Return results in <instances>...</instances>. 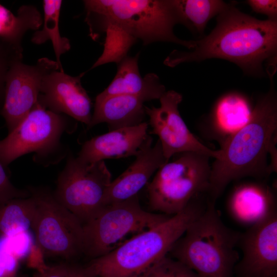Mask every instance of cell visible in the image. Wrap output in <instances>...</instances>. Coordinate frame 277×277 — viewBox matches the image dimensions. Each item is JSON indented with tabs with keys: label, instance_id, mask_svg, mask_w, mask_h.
<instances>
[{
	"label": "cell",
	"instance_id": "6da1fadb",
	"mask_svg": "<svg viewBox=\"0 0 277 277\" xmlns=\"http://www.w3.org/2000/svg\"><path fill=\"white\" fill-rule=\"evenodd\" d=\"M194 43L190 51H172L164 64L174 67L221 58L237 65L247 74L263 76V63L276 57L277 20L256 19L229 4L217 16L210 34Z\"/></svg>",
	"mask_w": 277,
	"mask_h": 277
},
{
	"label": "cell",
	"instance_id": "7a4b0ae2",
	"mask_svg": "<svg viewBox=\"0 0 277 277\" xmlns=\"http://www.w3.org/2000/svg\"><path fill=\"white\" fill-rule=\"evenodd\" d=\"M85 21L90 36L95 40L101 34L129 49L137 39L144 45L169 42L191 50L194 41L177 37L174 26L182 24L175 0H86Z\"/></svg>",
	"mask_w": 277,
	"mask_h": 277
},
{
	"label": "cell",
	"instance_id": "3957f363",
	"mask_svg": "<svg viewBox=\"0 0 277 277\" xmlns=\"http://www.w3.org/2000/svg\"><path fill=\"white\" fill-rule=\"evenodd\" d=\"M274 74H269L270 88L254 106L249 122L221 145L220 157L211 166L208 192L215 202L231 182L252 176L267 177L272 172L269 153L275 156L277 100Z\"/></svg>",
	"mask_w": 277,
	"mask_h": 277
},
{
	"label": "cell",
	"instance_id": "277c9868",
	"mask_svg": "<svg viewBox=\"0 0 277 277\" xmlns=\"http://www.w3.org/2000/svg\"><path fill=\"white\" fill-rule=\"evenodd\" d=\"M197 197L177 214L132 238L104 256L84 266L98 277H139L167 255L176 241L205 211Z\"/></svg>",
	"mask_w": 277,
	"mask_h": 277
},
{
	"label": "cell",
	"instance_id": "5b68a950",
	"mask_svg": "<svg viewBox=\"0 0 277 277\" xmlns=\"http://www.w3.org/2000/svg\"><path fill=\"white\" fill-rule=\"evenodd\" d=\"M241 232L225 225L208 200L203 213L173 244L168 254L199 277H232L238 262L236 249Z\"/></svg>",
	"mask_w": 277,
	"mask_h": 277
},
{
	"label": "cell",
	"instance_id": "8992f818",
	"mask_svg": "<svg viewBox=\"0 0 277 277\" xmlns=\"http://www.w3.org/2000/svg\"><path fill=\"white\" fill-rule=\"evenodd\" d=\"M210 157L194 152L176 154L159 169L146 185L148 206L152 211L173 215L184 209L209 186Z\"/></svg>",
	"mask_w": 277,
	"mask_h": 277
},
{
	"label": "cell",
	"instance_id": "52a82bcc",
	"mask_svg": "<svg viewBox=\"0 0 277 277\" xmlns=\"http://www.w3.org/2000/svg\"><path fill=\"white\" fill-rule=\"evenodd\" d=\"M171 216L144 210L138 195L106 205L83 225V255L90 260L106 255Z\"/></svg>",
	"mask_w": 277,
	"mask_h": 277
},
{
	"label": "cell",
	"instance_id": "ba28073f",
	"mask_svg": "<svg viewBox=\"0 0 277 277\" xmlns=\"http://www.w3.org/2000/svg\"><path fill=\"white\" fill-rule=\"evenodd\" d=\"M75 126L63 114L56 113L38 103L18 126L0 141V160L6 167L17 158L35 153L36 161L49 165L60 161L65 151L60 140Z\"/></svg>",
	"mask_w": 277,
	"mask_h": 277
},
{
	"label": "cell",
	"instance_id": "9c48e42d",
	"mask_svg": "<svg viewBox=\"0 0 277 277\" xmlns=\"http://www.w3.org/2000/svg\"><path fill=\"white\" fill-rule=\"evenodd\" d=\"M35 210L31 229L44 255L72 260L83 255L80 221L47 190L29 188Z\"/></svg>",
	"mask_w": 277,
	"mask_h": 277
},
{
	"label": "cell",
	"instance_id": "30bf717a",
	"mask_svg": "<svg viewBox=\"0 0 277 277\" xmlns=\"http://www.w3.org/2000/svg\"><path fill=\"white\" fill-rule=\"evenodd\" d=\"M111 181L104 161L85 164L69 153L53 195L83 225L105 206L104 197Z\"/></svg>",
	"mask_w": 277,
	"mask_h": 277
},
{
	"label": "cell",
	"instance_id": "8fae6325",
	"mask_svg": "<svg viewBox=\"0 0 277 277\" xmlns=\"http://www.w3.org/2000/svg\"><path fill=\"white\" fill-rule=\"evenodd\" d=\"M19 61L9 69L6 78L4 102L1 114L8 133L13 130L38 103L42 81L55 70L62 71L55 61L39 58L35 65Z\"/></svg>",
	"mask_w": 277,
	"mask_h": 277
},
{
	"label": "cell",
	"instance_id": "7c38bea8",
	"mask_svg": "<svg viewBox=\"0 0 277 277\" xmlns=\"http://www.w3.org/2000/svg\"><path fill=\"white\" fill-rule=\"evenodd\" d=\"M182 98L180 93L169 90L159 99V107L145 106L152 128L151 133L159 136L165 158L168 162L171 157L177 154L194 152L218 159L220 150H212L198 140L182 119L178 109Z\"/></svg>",
	"mask_w": 277,
	"mask_h": 277
},
{
	"label": "cell",
	"instance_id": "4fadbf2b",
	"mask_svg": "<svg viewBox=\"0 0 277 277\" xmlns=\"http://www.w3.org/2000/svg\"><path fill=\"white\" fill-rule=\"evenodd\" d=\"M243 256L234 271L238 277H270L277 273V211L241 233Z\"/></svg>",
	"mask_w": 277,
	"mask_h": 277
},
{
	"label": "cell",
	"instance_id": "5bb4252c",
	"mask_svg": "<svg viewBox=\"0 0 277 277\" xmlns=\"http://www.w3.org/2000/svg\"><path fill=\"white\" fill-rule=\"evenodd\" d=\"M85 73L73 76L55 70L43 78L38 103L48 110L68 115L88 126L90 123L91 102L81 83Z\"/></svg>",
	"mask_w": 277,
	"mask_h": 277
},
{
	"label": "cell",
	"instance_id": "9a60e30c",
	"mask_svg": "<svg viewBox=\"0 0 277 277\" xmlns=\"http://www.w3.org/2000/svg\"><path fill=\"white\" fill-rule=\"evenodd\" d=\"M148 124H140L111 130L84 143L76 159L85 164L105 159L136 156L151 138L147 134Z\"/></svg>",
	"mask_w": 277,
	"mask_h": 277
},
{
	"label": "cell",
	"instance_id": "2e32d148",
	"mask_svg": "<svg viewBox=\"0 0 277 277\" xmlns=\"http://www.w3.org/2000/svg\"><path fill=\"white\" fill-rule=\"evenodd\" d=\"M152 142L150 138L136 154L134 162L111 181L104 197L105 206L137 195L154 172L168 162L164 156L160 141L158 140L154 146H152Z\"/></svg>",
	"mask_w": 277,
	"mask_h": 277
},
{
	"label": "cell",
	"instance_id": "e0dca14e",
	"mask_svg": "<svg viewBox=\"0 0 277 277\" xmlns=\"http://www.w3.org/2000/svg\"><path fill=\"white\" fill-rule=\"evenodd\" d=\"M274 191L267 185L254 182L236 185L227 203L230 216L248 228L276 211Z\"/></svg>",
	"mask_w": 277,
	"mask_h": 277
},
{
	"label": "cell",
	"instance_id": "ac0fdd59",
	"mask_svg": "<svg viewBox=\"0 0 277 277\" xmlns=\"http://www.w3.org/2000/svg\"><path fill=\"white\" fill-rule=\"evenodd\" d=\"M139 53L126 55L117 64L116 75L109 85L97 95L95 100L116 95H136L147 101L160 99L166 92L159 77L149 73L142 77L138 68Z\"/></svg>",
	"mask_w": 277,
	"mask_h": 277
},
{
	"label": "cell",
	"instance_id": "d6986e66",
	"mask_svg": "<svg viewBox=\"0 0 277 277\" xmlns=\"http://www.w3.org/2000/svg\"><path fill=\"white\" fill-rule=\"evenodd\" d=\"M147 101L136 95H116L95 100L90 129L106 123L110 130L136 126L143 122L146 115L144 103Z\"/></svg>",
	"mask_w": 277,
	"mask_h": 277
},
{
	"label": "cell",
	"instance_id": "ffe728a7",
	"mask_svg": "<svg viewBox=\"0 0 277 277\" xmlns=\"http://www.w3.org/2000/svg\"><path fill=\"white\" fill-rule=\"evenodd\" d=\"M253 108L250 100L238 92L227 93L217 100L211 113V120L222 144L249 122Z\"/></svg>",
	"mask_w": 277,
	"mask_h": 277
},
{
	"label": "cell",
	"instance_id": "44dd1931",
	"mask_svg": "<svg viewBox=\"0 0 277 277\" xmlns=\"http://www.w3.org/2000/svg\"><path fill=\"white\" fill-rule=\"evenodd\" d=\"M43 24L42 15L32 5H23L16 15L0 4V38L22 45L25 34L29 30L37 31Z\"/></svg>",
	"mask_w": 277,
	"mask_h": 277
},
{
	"label": "cell",
	"instance_id": "7402d4cb",
	"mask_svg": "<svg viewBox=\"0 0 277 277\" xmlns=\"http://www.w3.org/2000/svg\"><path fill=\"white\" fill-rule=\"evenodd\" d=\"M34 210V201L31 194L0 205V236L12 238L28 232L32 228Z\"/></svg>",
	"mask_w": 277,
	"mask_h": 277
},
{
	"label": "cell",
	"instance_id": "603a6c76",
	"mask_svg": "<svg viewBox=\"0 0 277 277\" xmlns=\"http://www.w3.org/2000/svg\"><path fill=\"white\" fill-rule=\"evenodd\" d=\"M62 1L61 0H44L43 27L42 30L35 31L31 38L33 43L41 45L48 41L52 42L56 57V62L61 70L62 68L61 56L68 51L71 47L69 40L61 35L59 20Z\"/></svg>",
	"mask_w": 277,
	"mask_h": 277
},
{
	"label": "cell",
	"instance_id": "cb8c5ba5",
	"mask_svg": "<svg viewBox=\"0 0 277 277\" xmlns=\"http://www.w3.org/2000/svg\"><path fill=\"white\" fill-rule=\"evenodd\" d=\"M182 24L193 32L203 35L208 22L228 5L220 0H175Z\"/></svg>",
	"mask_w": 277,
	"mask_h": 277
},
{
	"label": "cell",
	"instance_id": "d4e9b609",
	"mask_svg": "<svg viewBox=\"0 0 277 277\" xmlns=\"http://www.w3.org/2000/svg\"><path fill=\"white\" fill-rule=\"evenodd\" d=\"M23 52L22 45L0 38V113L4 102L7 73L13 64L23 61Z\"/></svg>",
	"mask_w": 277,
	"mask_h": 277
},
{
	"label": "cell",
	"instance_id": "484cf974",
	"mask_svg": "<svg viewBox=\"0 0 277 277\" xmlns=\"http://www.w3.org/2000/svg\"><path fill=\"white\" fill-rule=\"evenodd\" d=\"M139 277H199L186 265L168 254Z\"/></svg>",
	"mask_w": 277,
	"mask_h": 277
},
{
	"label": "cell",
	"instance_id": "4316f807",
	"mask_svg": "<svg viewBox=\"0 0 277 277\" xmlns=\"http://www.w3.org/2000/svg\"><path fill=\"white\" fill-rule=\"evenodd\" d=\"M30 195L28 189H18L11 183L0 160V205L11 200L27 197Z\"/></svg>",
	"mask_w": 277,
	"mask_h": 277
},
{
	"label": "cell",
	"instance_id": "83f0119b",
	"mask_svg": "<svg viewBox=\"0 0 277 277\" xmlns=\"http://www.w3.org/2000/svg\"><path fill=\"white\" fill-rule=\"evenodd\" d=\"M246 3L255 12L266 15L268 19L277 20V1L249 0Z\"/></svg>",
	"mask_w": 277,
	"mask_h": 277
},
{
	"label": "cell",
	"instance_id": "f1b7e54d",
	"mask_svg": "<svg viewBox=\"0 0 277 277\" xmlns=\"http://www.w3.org/2000/svg\"><path fill=\"white\" fill-rule=\"evenodd\" d=\"M74 265L60 264L48 266L37 271L32 277H72Z\"/></svg>",
	"mask_w": 277,
	"mask_h": 277
},
{
	"label": "cell",
	"instance_id": "f546056e",
	"mask_svg": "<svg viewBox=\"0 0 277 277\" xmlns=\"http://www.w3.org/2000/svg\"><path fill=\"white\" fill-rule=\"evenodd\" d=\"M28 266L40 271L45 269L48 266L46 265L43 259L44 255L42 250L36 244L31 246L30 250Z\"/></svg>",
	"mask_w": 277,
	"mask_h": 277
},
{
	"label": "cell",
	"instance_id": "4dcf8cb0",
	"mask_svg": "<svg viewBox=\"0 0 277 277\" xmlns=\"http://www.w3.org/2000/svg\"><path fill=\"white\" fill-rule=\"evenodd\" d=\"M72 277H98L89 271L84 266L74 265Z\"/></svg>",
	"mask_w": 277,
	"mask_h": 277
},
{
	"label": "cell",
	"instance_id": "1f68e13d",
	"mask_svg": "<svg viewBox=\"0 0 277 277\" xmlns=\"http://www.w3.org/2000/svg\"><path fill=\"white\" fill-rule=\"evenodd\" d=\"M1 277H17L15 270H13L7 272L5 274Z\"/></svg>",
	"mask_w": 277,
	"mask_h": 277
},
{
	"label": "cell",
	"instance_id": "d6a6232c",
	"mask_svg": "<svg viewBox=\"0 0 277 277\" xmlns=\"http://www.w3.org/2000/svg\"><path fill=\"white\" fill-rule=\"evenodd\" d=\"M270 277H277V273H275Z\"/></svg>",
	"mask_w": 277,
	"mask_h": 277
}]
</instances>
